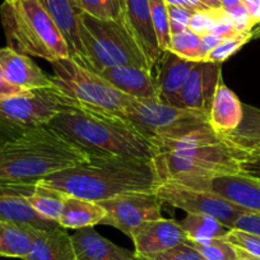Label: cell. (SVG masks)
Returning <instances> with one entry per match:
<instances>
[{
  "mask_svg": "<svg viewBox=\"0 0 260 260\" xmlns=\"http://www.w3.org/2000/svg\"><path fill=\"white\" fill-rule=\"evenodd\" d=\"M37 184L77 198L102 202L133 192H156L162 181L152 159L89 157Z\"/></svg>",
  "mask_w": 260,
  "mask_h": 260,
  "instance_id": "cell-1",
  "label": "cell"
},
{
  "mask_svg": "<svg viewBox=\"0 0 260 260\" xmlns=\"http://www.w3.org/2000/svg\"><path fill=\"white\" fill-rule=\"evenodd\" d=\"M49 125L89 157L151 161L158 154V148L127 122L83 107L62 110Z\"/></svg>",
  "mask_w": 260,
  "mask_h": 260,
  "instance_id": "cell-2",
  "label": "cell"
},
{
  "mask_svg": "<svg viewBox=\"0 0 260 260\" xmlns=\"http://www.w3.org/2000/svg\"><path fill=\"white\" fill-rule=\"evenodd\" d=\"M88 158L54 127L44 125L0 147V184H37Z\"/></svg>",
  "mask_w": 260,
  "mask_h": 260,
  "instance_id": "cell-3",
  "label": "cell"
},
{
  "mask_svg": "<svg viewBox=\"0 0 260 260\" xmlns=\"http://www.w3.org/2000/svg\"><path fill=\"white\" fill-rule=\"evenodd\" d=\"M0 21L14 51L50 62L71 57L61 31L39 0H4Z\"/></svg>",
  "mask_w": 260,
  "mask_h": 260,
  "instance_id": "cell-4",
  "label": "cell"
},
{
  "mask_svg": "<svg viewBox=\"0 0 260 260\" xmlns=\"http://www.w3.org/2000/svg\"><path fill=\"white\" fill-rule=\"evenodd\" d=\"M247 153L222 139L175 152L158 153L154 169L162 182L172 181L194 187L204 181L241 172Z\"/></svg>",
  "mask_w": 260,
  "mask_h": 260,
  "instance_id": "cell-5",
  "label": "cell"
},
{
  "mask_svg": "<svg viewBox=\"0 0 260 260\" xmlns=\"http://www.w3.org/2000/svg\"><path fill=\"white\" fill-rule=\"evenodd\" d=\"M78 32L86 67L91 71L100 73L105 69L127 65L152 71L133 35L120 22L81 13Z\"/></svg>",
  "mask_w": 260,
  "mask_h": 260,
  "instance_id": "cell-6",
  "label": "cell"
},
{
  "mask_svg": "<svg viewBox=\"0 0 260 260\" xmlns=\"http://www.w3.org/2000/svg\"><path fill=\"white\" fill-rule=\"evenodd\" d=\"M125 122L159 149L194 136L214 133L208 114L175 107L161 101H139L134 99L126 112Z\"/></svg>",
  "mask_w": 260,
  "mask_h": 260,
  "instance_id": "cell-7",
  "label": "cell"
},
{
  "mask_svg": "<svg viewBox=\"0 0 260 260\" xmlns=\"http://www.w3.org/2000/svg\"><path fill=\"white\" fill-rule=\"evenodd\" d=\"M55 86L83 109L125 121V112L134 101L99 73L86 68L72 57L52 61Z\"/></svg>",
  "mask_w": 260,
  "mask_h": 260,
  "instance_id": "cell-8",
  "label": "cell"
},
{
  "mask_svg": "<svg viewBox=\"0 0 260 260\" xmlns=\"http://www.w3.org/2000/svg\"><path fill=\"white\" fill-rule=\"evenodd\" d=\"M81 107L56 86L0 100V147L47 125L59 112Z\"/></svg>",
  "mask_w": 260,
  "mask_h": 260,
  "instance_id": "cell-9",
  "label": "cell"
},
{
  "mask_svg": "<svg viewBox=\"0 0 260 260\" xmlns=\"http://www.w3.org/2000/svg\"><path fill=\"white\" fill-rule=\"evenodd\" d=\"M156 194L161 199L162 204L179 208L186 213L211 216L229 230H234L237 218L247 213L245 209L214 192L192 189L177 182H162Z\"/></svg>",
  "mask_w": 260,
  "mask_h": 260,
  "instance_id": "cell-10",
  "label": "cell"
},
{
  "mask_svg": "<svg viewBox=\"0 0 260 260\" xmlns=\"http://www.w3.org/2000/svg\"><path fill=\"white\" fill-rule=\"evenodd\" d=\"M106 211L101 224H109L132 237L147 222L162 218V202L156 192H133L97 202Z\"/></svg>",
  "mask_w": 260,
  "mask_h": 260,
  "instance_id": "cell-11",
  "label": "cell"
},
{
  "mask_svg": "<svg viewBox=\"0 0 260 260\" xmlns=\"http://www.w3.org/2000/svg\"><path fill=\"white\" fill-rule=\"evenodd\" d=\"M36 187L37 184H0V218L41 231L60 229L57 222L40 216L27 202Z\"/></svg>",
  "mask_w": 260,
  "mask_h": 260,
  "instance_id": "cell-12",
  "label": "cell"
},
{
  "mask_svg": "<svg viewBox=\"0 0 260 260\" xmlns=\"http://www.w3.org/2000/svg\"><path fill=\"white\" fill-rule=\"evenodd\" d=\"M221 79V64L211 61L195 62L189 78L186 79L177 97V107L195 110L209 115Z\"/></svg>",
  "mask_w": 260,
  "mask_h": 260,
  "instance_id": "cell-13",
  "label": "cell"
},
{
  "mask_svg": "<svg viewBox=\"0 0 260 260\" xmlns=\"http://www.w3.org/2000/svg\"><path fill=\"white\" fill-rule=\"evenodd\" d=\"M192 189L208 190L245 209L247 213L260 216V181L241 172L214 177Z\"/></svg>",
  "mask_w": 260,
  "mask_h": 260,
  "instance_id": "cell-14",
  "label": "cell"
},
{
  "mask_svg": "<svg viewBox=\"0 0 260 260\" xmlns=\"http://www.w3.org/2000/svg\"><path fill=\"white\" fill-rule=\"evenodd\" d=\"M124 24L144 52L154 73L164 52L159 50L152 23L149 0H124Z\"/></svg>",
  "mask_w": 260,
  "mask_h": 260,
  "instance_id": "cell-15",
  "label": "cell"
},
{
  "mask_svg": "<svg viewBox=\"0 0 260 260\" xmlns=\"http://www.w3.org/2000/svg\"><path fill=\"white\" fill-rule=\"evenodd\" d=\"M133 240L137 255H149L165 251L167 249L184 244L187 236L181 224L174 219L159 218L147 222L133 232Z\"/></svg>",
  "mask_w": 260,
  "mask_h": 260,
  "instance_id": "cell-16",
  "label": "cell"
},
{
  "mask_svg": "<svg viewBox=\"0 0 260 260\" xmlns=\"http://www.w3.org/2000/svg\"><path fill=\"white\" fill-rule=\"evenodd\" d=\"M0 67L7 81L23 91L55 87L51 77L45 74L31 56L19 54L8 46L0 49Z\"/></svg>",
  "mask_w": 260,
  "mask_h": 260,
  "instance_id": "cell-17",
  "label": "cell"
},
{
  "mask_svg": "<svg viewBox=\"0 0 260 260\" xmlns=\"http://www.w3.org/2000/svg\"><path fill=\"white\" fill-rule=\"evenodd\" d=\"M100 76L122 93L139 101H159L156 74L138 67H115L100 72Z\"/></svg>",
  "mask_w": 260,
  "mask_h": 260,
  "instance_id": "cell-18",
  "label": "cell"
},
{
  "mask_svg": "<svg viewBox=\"0 0 260 260\" xmlns=\"http://www.w3.org/2000/svg\"><path fill=\"white\" fill-rule=\"evenodd\" d=\"M61 31L71 50V57L86 67L83 46L79 39L78 24L81 11L76 0H39ZM87 68V67H86Z\"/></svg>",
  "mask_w": 260,
  "mask_h": 260,
  "instance_id": "cell-19",
  "label": "cell"
},
{
  "mask_svg": "<svg viewBox=\"0 0 260 260\" xmlns=\"http://www.w3.org/2000/svg\"><path fill=\"white\" fill-rule=\"evenodd\" d=\"M72 241L77 260H137L136 252L105 239L93 227L77 230Z\"/></svg>",
  "mask_w": 260,
  "mask_h": 260,
  "instance_id": "cell-20",
  "label": "cell"
},
{
  "mask_svg": "<svg viewBox=\"0 0 260 260\" xmlns=\"http://www.w3.org/2000/svg\"><path fill=\"white\" fill-rule=\"evenodd\" d=\"M194 65V61L181 59L171 51H165L162 54L156 76L159 101L177 107V97Z\"/></svg>",
  "mask_w": 260,
  "mask_h": 260,
  "instance_id": "cell-21",
  "label": "cell"
},
{
  "mask_svg": "<svg viewBox=\"0 0 260 260\" xmlns=\"http://www.w3.org/2000/svg\"><path fill=\"white\" fill-rule=\"evenodd\" d=\"M208 119L214 133L221 137L234 132L242 120V102L222 79L217 87Z\"/></svg>",
  "mask_w": 260,
  "mask_h": 260,
  "instance_id": "cell-22",
  "label": "cell"
},
{
  "mask_svg": "<svg viewBox=\"0 0 260 260\" xmlns=\"http://www.w3.org/2000/svg\"><path fill=\"white\" fill-rule=\"evenodd\" d=\"M23 260H77L72 236L65 229L37 230L31 251Z\"/></svg>",
  "mask_w": 260,
  "mask_h": 260,
  "instance_id": "cell-23",
  "label": "cell"
},
{
  "mask_svg": "<svg viewBox=\"0 0 260 260\" xmlns=\"http://www.w3.org/2000/svg\"><path fill=\"white\" fill-rule=\"evenodd\" d=\"M105 217H106V211L97 202L68 195L65 201L64 211L59 219V224L65 230H79L84 227H93L94 224H101Z\"/></svg>",
  "mask_w": 260,
  "mask_h": 260,
  "instance_id": "cell-24",
  "label": "cell"
},
{
  "mask_svg": "<svg viewBox=\"0 0 260 260\" xmlns=\"http://www.w3.org/2000/svg\"><path fill=\"white\" fill-rule=\"evenodd\" d=\"M223 139L247 154L260 152V109L242 104L241 122Z\"/></svg>",
  "mask_w": 260,
  "mask_h": 260,
  "instance_id": "cell-25",
  "label": "cell"
},
{
  "mask_svg": "<svg viewBox=\"0 0 260 260\" xmlns=\"http://www.w3.org/2000/svg\"><path fill=\"white\" fill-rule=\"evenodd\" d=\"M36 231L0 218V256L24 259L31 251Z\"/></svg>",
  "mask_w": 260,
  "mask_h": 260,
  "instance_id": "cell-26",
  "label": "cell"
},
{
  "mask_svg": "<svg viewBox=\"0 0 260 260\" xmlns=\"http://www.w3.org/2000/svg\"><path fill=\"white\" fill-rule=\"evenodd\" d=\"M182 230L186 234L187 240L194 242H204L213 239H221L230 231L227 227L219 223L216 218L207 214H191L180 222Z\"/></svg>",
  "mask_w": 260,
  "mask_h": 260,
  "instance_id": "cell-27",
  "label": "cell"
},
{
  "mask_svg": "<svg viewBox=\"0 0 260 260\" xmlns=\"http://www.w3.org/2000/svg\"><path fill=\"white\" fill-rule=\"evenodd\" d=\"M67 197L62 191L37 184L36 190L27 197V202L40 216L59 223Z\"/></svg>",
  "mask_w": 260,
  "mask_h": 260,
  "instance_id": "cell-28",
  "label": "cell"
},
{
  "mask_svg": "<svg viewBox=\"0 0 260 260\" xmlns=\"http://www.w3.org/2000/svg\"><path fill=\"white\" fill-rule=\"evenodd\" d=\"M169 51L177 55L179 57L189 61L198 62L201 59V35L191 31L190 28L171 35Z\"/></svg>",
  "mask_w": 260,
  "mask_h": 260,
  "instance_id": "cell-29",
  "label": "cell"
},
{
  "mask_svg": "<svg viewBox=\"0 0 260 260\" xmlns=\"http://www.w3.org/2000/svg\"><path fill=\"white\" fill-rule=\"evenodd\" d=\"M187 244L198 250L206 260H237L239 249L224 237L213 239L204 242H194L187 240Z\"/></svg>",
  "mask_w": 260,
  "mask_h": 260,
  "instance_id": "cell-30",
  "label": "cell"
},
{
  "mask_svg": "<svg viewBox=\"0 0 260 260\" xmlns=\"http://www.w3.org/2000/svg\"><path fill=\"white\" fill-rule=\"evenodd\" d=\"M149 4H151L152 23H153L154 32H156L159 50L162 52L169 51L171 34H170L169 12H167L166 2L165 0H149Z\"/></svg>",
  "mask_w": 260,
  "mask_h": 260,
  "instance_id": "cell-31",
  "label": "cell"
},
{
  "mask_svg": "<svg viewBox=\"0 0 260 260\" xmlns=\"http://www.w3.org/2000/svg\"><path fill=\"white\" fill-rule=\"evenodd\" d=\"M251 40H254V36L251 34H239L231 37H226L217 45L216 49L207 56L204 61L222 64L231 56H234L242 46H245Z\"/></svg>",
  "mask_w": 260,
  "mask_h": 260,
  "instance_id": "cell-32",
  "label": "cell"
},
{
  "mask_svg": "<svg viewBox=\"0 0 260 260\" xmlns=\"http://www.w3.org/2000/svg\"><path fill=\"white\" fill-rule=\"evenodd\" d=\"M137 255V254H136ZM137 260H206L198 250L191 245L184 244L167 249L165 251L149 255H137Z\"/></svg>",
  "mask_w": 260,
  "mask_h": 260,
  "instance_id": "cell-33",
  "label": "cell"
},
{
  "mask_svg": "<svg viewBox=\"0 0 260 260\" xmlns=\"http://www.w3.org/2000/svg\"><path fill=\"white\" fill-rule=\"evenodd\" d=\"M224 239L239 249L244 250L252 256L260 257V236L241 231V230H230Z\"/></svg>",
  "mask_w": 260,
  "mask_h": 260,
  "instance_id": "cell-34",
  "label": "cell"
},
{
  "mask_svg": "<svg viewBox=\"0 0 260 260\" xmlns=\"http://www.w3.org/2000/svg\"><path fill=\"white\" fill-rule=\"evenodd\" d=\"M219 9H207V11H195L190 21L189 28L198 35L212 32L218 21Z\"/></svg>",
  "mask_w": 260,
  "mask_h": 260,
  "instance_id": "cell-35",
  "label": "cell"
},
{
  "mask_svg": "<svg viewBox=\"0 0 260 260\" xmlns=\"http://www.w3.org/2000/svg\"><path fill=\"white\" fill-rule=\"evenodd\" d=\"M167 12H169L170 34L176 35L189 28L190 21H191V17L195 11L185 8V7L167 4Z\"/></svg>",
  "mask_w": 260,
  "mask_h": 260,
  "instance_id": "cell-36",
  "label": "cell"
},
{
  "mask_svg": "<svg viewBox=\"0 0 260 260\" xmlns=\"http://www.w3.org/2000/svg\"><path fill=\"white\" fill-rule=\"evenodd\" d=\"M76 2L81 13H86L99 19L111 18L106 0H76Z\"/></svg>",
  "mask_w": 260,
  "mask_h": 260,
  "instance_id": "cell-37",
  "label": "cell"
},
{
  "mask_svg": "<svg viewBox=\"0 0 260 260\" xmlns=\"http://www.w3.org/2000/svg\"><path fill=\"white\" fill-rule=\"evenodd\" d=\"M234 229L260 236V216L254 213H244L237 218Z\"/></svg>",
  "mask_w": 260,
  "mask_h": 260,
  "instance_id": "cell-38",
  "label": "cell"
},
{
  "mask_svg": "<svg viewBox=\"0 0 260 260\" xmlns=\"http://www.w3.org/2000/svg\"><path fill=\"white\" fill-rule=\"evenodd\" d=\"M241 174L260 181V152L247 154L241 162Z\"/></svg>",
  "mask_w": 260,
  "mask_h": 260,
  "instance_id": "cell-39",
  "label": "cell"
},
{
  "mask_svg": "<svg viewBox=\"0 0 260 260\" xmlns=\"http://www.w3.org/2000/svg\"><path fill=\"white\" fill-rule=\"evenodd\" d=\"M242 4L251 19L252 34L257 39L260 37V0H242Z\"/></svg>",
  "mask_w": 260,
  "mask_h": 260,
  "instance_id": "cell-40",
  "label": "cell"
},
{
  "mask_svg": "<svg viewBox=\"0 0 260 260\" xmlns=\"http://www.w3.org/2000/svg\"><path fill=\"white\" fill-rule=\"evenodd\" d=\"M222 37L216 34H204L201 36V59L202 61L207 59L209 54L217 47V45L222 41Z\"/></svg>",
  "mask_w": 260,
  "mask_h": 260,
  "instance_id": "cell-41",
  "label": "cell"
},
{
  "mask_svg": "<svg viewBox=\"0 0 260 260\" xmlns=\"http://www.w3.org/2000/svg\"><path fill=\"white\" fill-rule=\"evenodd\" d=\"M23 89H21L19 87L13 86L12 83H9L8 81L4 77L3 71H2V67H0V100L8 99V97L16 96V94L23 93Z\"/></svg>",
  "mask_w": 260,
  "mask_h": 260,
  "instance_id": "cell-42",
  "label": "cell"
},
{
  "mask_svg": "<svg viewBox=\"0 0 260 260\" xmlns=\"http://www.w3.org/2000/svg\"><path fill=\"white\" fill-rule=\"evenodd\" d=\"M106 2L111 19L124 24V0H106Z\"/></svg>",
  "mask_w": 260,
  "mask_h": 260,
  "instance_id": "cell-43",
  "label": "cell"
},
{
  "mask_svg": "<svg viewBox=\"0 0 260 260\" xmlns=\"http://www.w3.org/2000/svg\"><path fill=\"white\" fill-rule=\"evenodd\" d=\"M166 4L169 6H179V7H185V8L192 9V11H203V9L199 8L194 2L191 0H165Z\"/></svg>",
  "mask_w": 260,
  "mask_h": 260,
  "instance_id": "cell-44",
  "label": "cell"
},
{
  "mask_svg": "<svg viewBox=\"0 0 260 260\" xmlns=\"http://www.w3.org/2000/svg\"><path fill=\"white\" fill-rule=\"evenodd\" d=\"M240 4H242V0H221V9L229 11L234 7L240 6Z\"/></svg>",
  "mask_w": 260,
  "mask_h": 260,
  "instance_id": "cell-45",
  "label": "cell"
},
{
  "mask_svg": "<svg viewBox=\"0 0 260 260\" xmlns=\"http://www.w3.org/2000/svg\"><path fill=\"white\" fill-rule=\"evenodd\" d=\"M208 9H221V0H202Z\"/></svg>",
  "mask_w": 260,
  "mask_h": 260,
  "instance_id": "cell-46",
  "label": "cell"
},
{
  "mask_svg": "<svg viewBox=\"0 0 260 260\" xmlns=\"http://www.w3.org/2000/svg\"><path fill=\"white\" fill-rule=\"evenodd\" d=\"M237 249H239V247H237ZM237 260H260V257L252 256V255L247 254V252L244 251V250L239 249V259Z\"/></svg>",
  "mask_w": 260,
  "mask_h": 260,
  "instance_id": "cell-47",
  "label": "cell"
},
{
  "mask_svg": "<svg viewBox=\"0 0 260 260\" xmlns=\"http://www.w3.org/2000/svg\"><path fill=\"white\" fill-rule=\"evenodd\" d=\"M191 2H194V3L197 4V6H198L199 8H201V9H203V11H207V9H208V8H207L206 6H204L203 3H202V0H191Z\"/></svg>",
  "mask_w": 260,
  "mask_h": 260,
  "instance_id": "cell-48",
  "label": "cell"
}]
</instances>
